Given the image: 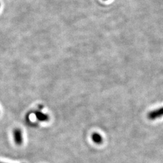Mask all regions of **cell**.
Here are the masks:
<instances>
[{
  "instance_id": "6da1fadb",
  "label": "cell",
  "mask_w": 163,
  "mask_h": 163,
  "mask_svg": "<svg viewBox=\"0 0 163 163\" xmlns=\"http://www.w3.org/2000/svg\"><path fill=\"white\" fill-rule=\"evenodd\" d=\"M13 139L15 144L18 146L22 145L23 143V137L22 131L19 128H16L13 132Z\"/></svg>"
},
{
  "instance_id": "3957f363",
  "label": "cell",
  "mask_w": 163,
  "mask_h": 163,
  "mask_svg": "<svg viewBox=\"0 0 163 163\" xmlns=\"http://www.w3.org/2000/svg\"><path fill=\"white\" fill-rule=\"evenodd\" d=\"M93 140L94 142H96V143H101V142L102 141V138L100 137V136L98 134H95L93 136Z\"/></svg>"
},
{
  "instance_id": "277c9868",
  "label": "cell",
  "mask_w": 163,
  "mask_h": 163,
  "mask_svg": "<svg viewBox=\"0 0 163 163\" xmlns=\"http://www.w3.org/2000/svg\"><path fill=\"white\" fill-rule=\"evenodd\" d=\"M0 163H1V162H0Z\"/></svg>"
},
{
  "instance_id": "7a4b0ae2",
  "label": "cell",
  "mask_w": 163,
  "mask_h": 163,
  "mask_svg": "<svg viewBox=\"0 0 163 163\" xmlns=\"http://www.w3.org/2000/svg\"><path fill=\"white\" fill-rule=\"evenodd\" d=\"M35 116L36 118L40 121H47L49 120V116L47 114H45L40 111L35 112Z\"/></svg>"
}]
</instances>
